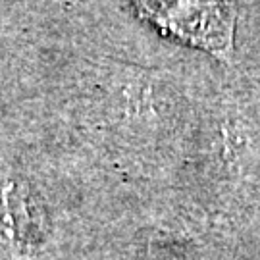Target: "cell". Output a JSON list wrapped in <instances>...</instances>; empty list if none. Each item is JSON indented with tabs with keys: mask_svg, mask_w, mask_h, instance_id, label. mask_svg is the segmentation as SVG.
Here are the masks:
<instances>
[{
	"mask_svg": "<svg viewBox=\"0 0 260 260\" xmlns=\"http://www.w3.org/2000/svg\"><path fill=\"white\" fill-rule=\"evenodd\" d=\"M0 199V233L8 241H18L23 239V235H31L33 228L31 223V210L25 199H19V193H12L6 189Z\"/></svg>",
	"mask_w": 260,
	"mask_h": 260,
	"instance_id": "1",
	"label": "cell"
}]
</instances>
